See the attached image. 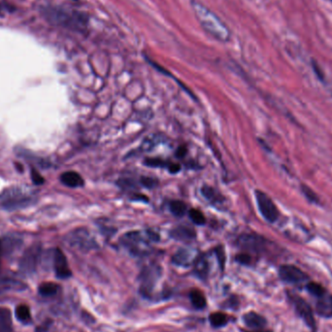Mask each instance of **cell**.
<instances>
[{"instance_id":"obj_1","label":"cell","mask_w":332,"mask_h":332,"mask_svg":"<svg viewBox=\"0 0 332 332\" xmlns=\"http://www.w3.org/2000/svg\"><path fill=\"white\" fill-rule=\"evenodd\" d=\"M46 19L52 25L70 29H83L86 21L81 14L60 7H47L43 12Z\"/></svg>"},{"instance_id":"obj_2","label":"cell","mask_w":332,"mask_h":332,"mask_svg":"<svg viewBox=\"0 0 332 332\" xmlns=\"http://www.w3.org/2000/svg\"><path fill=\"white\" fill-rule=\"evenodd\" d=\"M160 239L159 234L153 231H131L122 237V244L135 257L145 256L150 251L151 243Z\"/></svg>"},{"instance_id":"obj_3","label":"cell","mask_w":332,"mask_h":332,"mask_svg":"<svg viewBox=\"0 0 332 332\" xmlns=\"http://www.w3.org/2000/svg\"><path fill=\"white\" fill-rule=\"evenodd\" d=\"M41 256V248L39 245H33L25 251L19 261L18 270L24 276H30L35 272L36 267Z\"/></svg>"},{"instance_id":"obj_4","label":"cell","mask_w":332,"mask_h":332,"mask_svg":"<svg viewBox=\"0 0 332 332\" xmlns=\"http://www.w3.org/2000/svg\"><path fill=\"white\" fill-rule=\"evenodd\" d=\"M256 198L262 217L270 223L276 222L278 220L279 211L273 200L261 190L256 191Z\"/></svg>"},{"instance_id":"obj_5","label":"cell","mask_w":332,"mask_h":332,"mask_svg":"<svg viewBox=\"0 0 332 332\" xmlns=\"http://www.w3.org/2000/svg\"><path fill=\"white\" fill-rule=\"evenodd\" d=\"M289 299L295 306L297 314L303 319V321L311 329L315 330L316 329V321H315L314 314L312 312V309L309 304L302 297H298L296 294H289Z\"/></svg>"},{"instance_id":"obj_6","label":"cell","mask_w":332,"mask_h":332,"mask_svg":"<svg viewBox=\"0 0 332 332\" xmlns=\"http://www.w3.org/2000/svg\"><path fill=\"white\" fill-rule=\"evenodd\" d=\"M67 241L72 247L80 250H90L96 247V243L86 229H76L72 231L67 236Z\"/></svg>"},{"instance_id":"obj_7","label":"cell","mask_w":332,"mask_h":332,"mask_svg":"<svg viewBox=\"0 0 332 332\" xmlns=\"http://www.w3.org/2000/svg\"><path fill=\"white\" fill-rule=\"evenodd\" d=\"M279 276L284 282L298 285L308 281V276L301 269L295 265H283L279 269Z\"/></svg>"},{"instance_id":"obj_8","label":"cell","mask_w":332,"mask_h":332,"mask_svg":"<svg viewBox=\"0 0 332 332\" xmlns=\"http://www.w3.org/2000/svg\"><path fill=\"white\" fill-rule=\"evenodd\" d=\"M161 276V268L158 265L147 266L142 271L141 281H142V290L144 294H150L152 291L158 279Z\"/></svg>"},{"instance_id":"obj_9","label":"cell","mask_w":332,"mask_h":332,"mask_svg":"<svg viewBox=\"0 0 332 332\" xmlns=\"http://www.w3.org/2000/svg\"><path fill=\"white\" fill-rule=\"evenodd\" d=\"M238 246L246 251L260 252L264 250L265 240L257 235H242L238 240Z\"/></svg>"},{"instance_id":"obj_10","label":"cell","mask_w":332,"mask_h":332,"mask_svg":"<svg viewBox=\"0 0 332 332\" xmlns=\"http://www.w3.org/2000/svg\"><path fill=\"white\" fill-rule=\"evenodd\" d=\"M54 268L56 277L60 279L71 277V270L68 266L67 260L60 249H55L54 251Z\"/></svg>"},{"instance_id":"obj_11","label":"cell","mask_w":332,"mask_h":332,"mask_svg":"<svg viewBox=\"0 0 332 332\" xmlns=\"http://www.w3.org/2000/svg\"><path fill=\"white\" fill-rule=\"evenodd\" d=\"M198 259V251L197 250H193L190 248H185V249H181L174 255L173 262L179 266L189 267L190 265L194 264Z\"/></svg>"},{"instance_id":"obj_12","label":"cell","mask_w":332,"mask_h":332,"mask_svg":"<svg viewBox=\"0 0 332 332\" xmlns=\"http://www.w3.org/2000/svg\"><path fill=\"white\" fill-rule=\"evenodd\" d=\"M171 237L179 241H189L196 238L197 233L194 229L187 225H179L173 228L170 232Z\"/></svg>"},{"instance_id":"obj_13","label":"cell","mask_w":332,"mask_h":332,"mask_svg":"<svg viewBox=\"0 0 332 332\" xmlns=\"http://www.w3.org/2000/svg\"><path fill=\"white\" fill-rule=\"evenodd\" d=\"M27 288V285L23 282L11 278L0 279V295L9 291H22Z\"/></svg>"},{"instance_id":"obj_14","label":"cell","mask_w":332,"mask_h":332,"mask_svg":"<svg viewBox=\"0 0 332 332\" xmlns=\"http://www.w3.org/2000/svg\"><path fill=\"white\" fill-rule=\"evenodd\" d=\"M243 321L248 327L256 330H261L266 325V320L261 315L255 312L247 313L243 317Z\"/></svg>"},{"instance_id":"obj_15","label":"cell","mask_w":332,"mask_h":332,"mask_svg":"<svg viewBox=\"0 0 332 332\" xmlns=\"http://www.w3.org/2000/svg\"><path fill=\"white\" fill-rule=\"evenodd\" d=\"M317 312L318 314L324 318L332 317V297L328 295H323L317 300Z\"/></svg>"},{"instance_id":"obj_16","label":"cell","mask_w":332,"mask_h":332,"mask_svg":"<svg viewBox=\"0 0 332 332\" xmlns=\"http://www.w3.org/2000/svg\"><path fill=\"white\" fill-rule=\"evenodd\" d=\"M61 181L63 185H65L66 187L72 188V189L80 188L84 185L83 178L77 172H74V171L64 172L61 176Z\"/></svg>"},{"instance_id":"obj_17","label":"cell","mask_w":332,"mask_h":332,"mask_svg":"<svg viewBox=\"0 0 332 332\" xmlns=\"http://www.w3.org/2000/svg\"><path fill=\"white\" fill-rule=\"evenodd\" d=\"M0 332H13L12 316L8 308L0 307Z\"/></svg>"},{"instance_id":"obj_18","label":"cell","mask_w":332,"mask_h":332,"mask_svg":"<svg viewBox=\"0 0 332 332\" xmlns=\"http://www.w3.org/2000/svg\"><path fill=\"white\" fill-rule=\"evenodd\" d=\"M194 270H196V273L198 274V277L202 279L206 278L208 271H209V264L204 257H200L194 263Z\"/></svg>"},{"instance_id":"obj_19","label":"cell","mask_w":332,"mask_h":332,"mask_svg":"<svg viewBox=\"0 0 332 332\" xmlns=\"http://www.w3.org/2000/svg\"><path fill=\"white\" fill-rule=\"evenodd\" d=\"M60 287L58 285L54 284V283H43L39 286V294L42 297H53L54 295H56V292L58 291Z\"/></svg>"},{"instance_id":"obj_20","label":"cell","mask_w":332,"mask_h":332,"mask_svg":"<svg viewBox=\"0 0 332 332\" xmlns=\"http://www.w3.org/2000/svg\"><path fill=\"white\" fill-rule=\"evenodd\" d=\"M189 297H190V301H191L192 305L194 306L197 309H202L206 306V299L200 290H198V289L192 290L190 292Z\"/></svg>"},{"instance_id":"obj_21","label":"cell","mask_w":332,"mask_h":332,"mask_svg":"<svg viewBox=\"0 0 332 332\" xmlns=\"http://www.w3.org/2000/svg\"><path fill=\"white\" fill-rule=\"evenodd\" d=\"M171 213L176 217H183L187 212V205L180 200H172L169 203Z\"/></svg>"},{"instance_id":"obj_22","label":"cell","mask_w":332,"mask_h":332,"mask_svg":"<svg viewBox=\"0 0 332 332\" xmlns=\"http://www.w3.org/2000/svg\"><path fill=\"white\" fill-rule=\"evenodd\" d=\"M16 318L21 323H29L31 321V314L28 306L18 305L16 308Z\"/></svg>"},{"instance_id":"obj_23","label":"cell","mask_w":332,"mask_h":332,"mask_svg":"<svg viewBox=\"0 0 332 332\" xmlns=\"http://www.w3.org/2000/svg\"><path fill=\"white\" fill-rule=\"evenodd\" d=\"M210 323L212 324V326L214 327H221L225 325L227 322H228V317L224 313L221 312H217V313H213L210 315Z\"/></svg>"},{"instance_id":"obj_24","label":"cell","mask_w":332,"mask_h":332,"mask_svg":"<svg viewBox=\"0 0 332 332\" xmlns=\"http://www.w3.org/2000/svg\"><path fill=\"white\" fill-rule=\"evenodd\" d=\"M189 218L193 224L198 225H205L206 219L204 215L198 209H191L189 212Z\"/></svg>"},{"instance_id":"obj_25","label":"cell","mask_w":332,"mask_h":332,"mask_svg":"<svg viewBox=\"0 0 332 332\" xmlns=\"http://www.w3.org/2000/svg\"><path fill=\"white\" fill-rule=\"evenodd\" d=\"M306 287H307V290L317 298L323 297V295L326 294V290L323 288V286L317 283H309Z\"/></svg>"},{"instance_id":"obj_26","label":"cell","mask_w":332,"mask_h":332,"mask_svg":"<svg viewBox=\"0 0 332 332\" xmlns=\"http://www.w3.org/2000/svg\"><path fill=\"white\" fill-rule=\"evenodd\" d=\"M160 143V137L158 136H149L148 138L145 139L143 144H142V149L145 152H149L150 150L153 149L158 144Z\"/></svg>"},{"instance_id":"obj_27","label":"cell","mask_w":332,"mask_h":332,"mask_svg":"<svg viewBox=\"0 0 332 332\" xmlns=\"http://www.w3.org/2000/svg\"><path fill=\"white\" fill-rule=\"evenodd\" d=\"M144 163L149 166V167H168L169 163L170 162H165L163 161L162 159H157V158H153V159H148L146 160Z\"/></svg>"},{"instance_id":"obj_28","label":"cell","mask_w":332,"mask_h":332,"mask_svg":"<svg viewBox=\"0 0 332 332\" xmlns=\"http://www.w3.org/2000/svg\"><path fill=\"white\" fill-rule=\"evenodd\" d=\"M201 192L203 194V197L208 199L211 202H215L217 199V193H216L215 189L209 186H203L201 189Z\"/></svg>"},{"instance_id":"obj_29","label":"cell","mask_w":332,"mask_h":332,"mask_svg":"<svg viewBox=\"0 0 332 332\" xmlns=\"http://www.w3.org/2000/svg\"><path fill=\"white\" fill-rule=\"evenodd\" d=\"M140 181L144 187L148 188V189H153L158 186V181L151 178V177H142Z\"/></svg>"},{"instance_id":"obj_30","label":"cell","mask_w":332,"mask_h":332,"mask_svg":"<svg viewBox=\"0 0 332 332\" xmlns=\"http://www.w3.org/2000/svg\"><path fill=\"white\" fill-rule=\"evenodd\" d=\"M302 191L304 193L306 198H308L311 202H318V198L317 196L315 194L314 191L310 188L306 187V186H302Z\"/></svg>"},{"instance_id":"obj_31","label":"cell","mask_w":332,"mask_h":332,"mask_svg":"<svg viewBox=\"0 0 332 332\" xmlns=\"http://www.w3.org/2000/svg\"><path fill=\"white\" fill-rule=\"evenodd\" d=\"M236 261L241 264H250L251 263V257L248 253H240L236 257Z\"/></svg>"},{"instance_id":"obj_32","label":"cell","mask_w":332,"mask_h":332,"mask_svg":"<svg viewBox=\"0 0 332 332\" xmlns=\"http://www.w3.org/2000/svg\"><path fill=\"white\" fill-rule=\"evenodd\" d=\"M31 178L35 185H42L44 183L43 177L35 170H32L31 172Z\"/></svg>"},{"instance_id":"obj_33","label":"cell","mask_w":332,"mask_h":332,"mask_svg":"<svg viewBox=\"0 0 332 332\" xmlns=\"http://www.w3.org/2000/svg\"><path fill=\"white\" fill-rule=\"evenodd\" d=\"M188 153V149L186 146H180L179 148L177 149V152H176V155L180 158V159H183L184 157H186V154Z\"/></svg>"},{"instance_id":"obj_34","label":"cell","mask_w":332,"mask_h":332,"mask_svg":"<svg viewBox=\"0 0 332 332\" xmlns=\"http://www.w3.org/2000/svg\"><path fill=\"white\" fill-rule=\"evenodd\" d=\"M167 168H168L169 172L173 173V174L179 172L180 169H181L179 164H175V163H169V165H168Z\"/></svg>"},{"instance_id":"obj_35","label":"cell","mask_w":332,"mask_h":332,"mask_svg":"<svg viewBox=\"0 0 332 332\" xmlns=\"http://www.w3.org/2000/svg\"><path fill=\"white\" fill-rule=\"evenodd\" d=\"M2 256H3V248H2V243L0 242V265H1Z\"/></svg>"},{"instance_id":"obj_36","label":"cell","mask_w":332,"mask_h":332,"mask_svg":"<svg viewBox=\"0 0 332 332\" xmlns=\"http://www.w3.org/2000/svg\"><path fill=\"white\" fill-rule=\"evenodd\" d=\"M247 332H271V331H261V330H260V331H247Z\"/></svg>"}]
</instances>
